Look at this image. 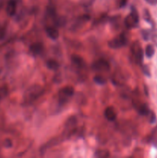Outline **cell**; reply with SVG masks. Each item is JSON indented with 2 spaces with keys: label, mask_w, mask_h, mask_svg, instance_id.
Here are the masks:
<instances>
[{
  "label": "cell",
  "mask_w": 157,
  "mask_h": 158,
  "mask_svg": "<svg viewBox=\"0 0 157 158\" xmlns=\"http://www.w3.org/2000/svg\"><path fill=\"white\" fill-rule=\"evenodd\" d=\"M0 99H1V97H0Z\"/></svg>",
  "instance_id": "83f0119b"
},
{
  "label": "cell",
  "mask_w": 157,
  "mask_h": 158,
  "mask_svg": "<svg viewBox=\"0 0 157 158\" xmlns=\"http://www.w3.org/2000/svg\"><path fill=\"white\" fill-rule=\"evenodd\" d=\"M138 111L141 115H148L149 113V107L146 104H141L140 106H138Z\"/></svg>",
  "instance_id": "2e32d148"
},
{
  "label": "cell",
  "mask_w": 157,
  "mask_h": 158,
  "mask_svg": "<svg viewBox=\"0 0 157 158\" xmlns=\"http://www.w3.org/2000/svg\"><path fill=\"white\" fill-rule=\"evenodd\" d=\"M143 73H144L145 74H146V76H148V77H149L150 76V73H149V67L147 66V65H144V66H143Z\"/></svg>",
  "instance_id": "cb8c5ba5"
},
{
  "label": "cell",
  "mask_w": 157,
  "mask_h": 158,
  "mask_svg": "<svg viewBox=\"0 0 157 158\" xmlns=\"http://www.w3.org/2000/svg\"><path fill=\"white\" fill-rule=\"evenodd\" d=\"M94 81L95 83L99 85H104L106 83V80L105 77H103V76L97 75L94 77Z\"/></svg>",
  "instance_id": "e0dca14e"
},
{
  "label": "cell",
  "mask_w": 157,
  "mask_h": 158,
  "mask_svg": "<svg viewBox=\"0 0 157 158\" xmlns=\"http://www.w3.org/2000/svg\"><path fill=\"white\" fill-rule=\"evenodd\" d=\"M104 116L109 121H114L116 119V113L112 106H108L104 110Z\"/></svg>",
  "instance_id": "9c48e42d"
},
{
  "label": "cell",
  "mask_w": 157,
  "mask_h": 158,
  "mask_svg": "<svg viewBox=\"0 0 157 158\" xmlns=\"http://www.w3.org/2000/svg\"><path fill=\"white\" fill-rule=\"evenodd\" d=\"M145 1L149 3V5H152V6H155L157 4V0H145Z\"/></svg>",
  "instance_id": "d4e9b609"
},
{
  "label": "cell",
  "mask_w": 157,
  "mask_h": 158,
  "mask_svg": "<svg viewBox=\"0 0 157 158\" xmlns=\"http://www.w3.org/2000/svg\"><path fill=\"white\" fill-rule=\"evenodd\" d=\"M150 140L155 145H157V127L153 130L151 134Z\"/></svg>",
  "instance_id": "ac0fdd59"
},
{
  "label": "cell",
  "mask_w": 157,
  "mask_h": 158,
  "mask_svg": "<svg viewBox=\"0 0 157 158\" xmlns=\"http://www.w3.org/2000/svg\"><path fill=\"white\" fill-rule=\"evenodd\" d=\"M145 53H146V56L148 57V58H151L154 56V53H155V48L152 45H148L146 47V49H145Z\"/></svg>",
  "instance_id": "9a60e30c"
},
{
  "label": "cell",
  "mask_w": 157,
  "mask_h": 158,
  "mask_svg": "<svg viewBox=\"0 0 157 158\" xmlns=\"http://www.w3.org/2000/svg\"><path fill=\"white\" fill-rule=\"evenodd\" d=\"M44 93V89L40 85L34 84L28 88L23 96V101L26 104H31L38 100Z\"/></svg>",
  "instance_id": "6da1fadb"
},
{
  "label": "cell",
  "mask_w": 157,
  "mask_h": 158,
  "mask_svg": "<svg viewBox=\"0 0 157 158\" xmlns=\"http://www.w3.org/2000/svg\"><path fill=\"white\" fill-rule=\"evenodd\" d=\"M139 20V16L138 12L135 8L132 7L131 13L125 19V25L127 28L131 29V28L135 27L138 24Z\"/></svg>",
  "instance_id": "7a4b0ae2"
},
{
  "label": "cell",
  "mask_w": 157,
  "mask_h": 158,
  "mask_svg": "<svg viewBox=\"0 0 157 158\" xmlns=\"http://www.w3.org/2000/svg\"><path fill=\"white\" fill-rule=\"evenodd\" d=\"M6 146L9 147V148L12 147V142H11L10 140H6Z\"/></svg>",
  "instance_id": "484cf974"
},
{
  "label": "cell",
  "mask_w": 157,
  "mask_h": 158,
  "mask_svg": "<svg viewBox=\"0 0 157 158\" xmlns=\"http://www.w3.org/2000/svg\"><path fill=\"white\" fill-rule=\"evenodd\" d=\"M17 4H18L17 0H9L8 2L7 6H6V12L9 16H13L16 13Z\"/></svg>",
  "instance_id": "52a82bcc"
},
{
  "label": "cell",
  "mask_w": 157,
  "mask_h": 158,
  "mask_svg": "<svg viewBox=\"0 0 157 158\" xmlns=\"http://www.w3.org/2000/svg\"><path fill=\"white\" fill-rule=\"evenodd\" d=\"M44 47H43L42 43H34L29 47V50H30L31 53L33 54L34 56H38L42 52Z\"/></svg>",
  "instance_id": "ba28073f"
},
{
  "label": "cell",
  "mask_w": 157,
  "mask_h": 158,
  "mask_svg": "<svg viewBox=\"0 0 157 158\" xmlns=\"http://www.w3.org/2000/svg\"><path fill=\"white\" fill-rule=\"evenodd\" d=\"M74 88L71 86H65L62 88L58 92V100L61 103H65L69 98L74 95Z\"/></svg>",
  "instance_id": "277c9868"
},
{
  "label": "cell",
  "mask_w": 157,
  "mask_h": 158,
  "mask_svg": "<svg viewBox=\"0 0 157 158\" xmlns=\"http://www.w3.org/2000/svg\"><path fill=\"white\" fill-rule=\"evenodd\" d=\"M94 1L95 0H81L80 3L83 7H89L90 6H92Z\"/></svg>",
  "instance_id": "ffe728a7"
},
{
  "label": "cell",
  "mask_w": 157,
  "mask_h": 158,
  "mask_svg": "<svg viewBox=\"0 0 157 158\" xmlns=\"http://www.w3.org/2000/svg\"><path fill=\"white\" fill-rule=\"evenodd\" d=\"M95 156L99 158H106L110 156V154L107 150H98L95 152Z\"/></svg>",
  "instance_id": "5bb4252c"
},
{
  "label": "cell",
  "mask_w": 157,
  "mask_h": 158,
  "mask_svg": "<svg viewBox=\"0 0 157 158\" xmlns=\"http://www.w3.org/2000/svg\"><path fill=\"white\" fill-rule=\"evenodd\" d=\"M128 39L125 34H120L119 36L115 37L108 43L111 49H119L127 44Z\"/></svg>",
  "instance_id": "3957f363"
},
{
  "label": "cell",
  "mask_w": 157,
  "mask_h": 158,
  "mask_svg": "<svg viewBox=\"0 0 157 158\" xmlns=\"http://www.w3.org/2000/svg\"><path fill=\"white\" fill-rule=\"evenodd\" d=\"M142 35L145 40H148L152 36V32L149 30H143L142 31Z\"/></svg>",
  "instance_id": "d6986e66"
},
{
  "label": "cell",
  "mask_w": 157,
  "mask_h": 158,
  "mask_svg": "<svg viewBox=\"0 0 157 158\" xmlns=\"http://www.w3.org/2000/svg\"><path fill=\"white\" fill-rule=\"evenodd\" d=\"M126 3V0H120V6H124Z\"/></svg>",
  "instance_id": "4316f807"
},
{
  "label": "cell",
  "mask_w": 157,
  "mask_h": 158,
  "mask_svg": "<svg viewBox=\"0 0 157 158\" xmlns=\"http://www.w3.org/2000/svg\"><path fill=\"white\" fill-rule=\"evenodd\" d=\"M131 50H132V54L135 56V60L138 63H142L143 60V51L141 47V45L139 44V42H135L132 45L131 47Z\"/></svg>",
  "instance_id": "8992f818"
},
{
  "label": "cell",
  "mask_w": 157,
  "mask_h": 158,
  "mask_svg": "<svg viewBox=\"0 0 157 158\" xmlns=\"http://www.w3.org/2000/svg\"><path fill=\"white\" fill-rule=\"evenodd\" d=\"M143 16H144V19L146 20V21L149 22V23H152V18H151L150 13H149V11H148L147 9H145L144 15H143Z\"/></svg>",
  "instance_id": "44dd1931"
},
{
  "label": "cell",
  "mask_w": 157,
  "mask_h": 158,
  "mask_svg": "<svg viewBox=\"0 0 157 158\" xmlns=\"http://www.w3.org/2000/svg\"><path fill=\"white\" fill-rule=\"evenodd\" d=\"M46 66L51 70H56L60 67V65L58 61L55 60H49L46 62Z\"/></svg>",
  "instance_id": "4fadbf2b"
},
{
  "label": "cell",
  "mask_w": 157,
  "mask_h": 158,
  "mask_svg": "<svg viewBox=\"0 0 157 158\" xmlns=\"http://www.w3.org/2000/svg\"><path fill=\"white\" fill-rule=\"evenodd\" d=\"M46 32L49 38L51 40H55L59 37V32L56 28L53 27V26H49L46 29Z\"/></svg>",
  "instance_id": "8fae6325"
},
{
  "label": "cell",
  "mask_w": 157,
  "mask_h": 158,
  "mask_svg": "<svg viewBox=\"0 0 157 158\" xmlns=\"http://www.w3.org/2000/svg\"><path fill=\"white\" fill-rule=\"evenodd\" d=\"M77 123V119L75 117H71L67 120L66 123V131H72V130L75 127Z\"/></svg>",
  "instance_id": "7c38bea8"
},
{
  "label": "cell",
  "mask_w": 157,
  "mask_h": 158,
  "mask_svg": "<svg viewBox=\"0 0 157 158\" xmlns=\"http://www.w3.org/2000/svg\"><path fill=\"white\" fill-rule=\"evenodd\" d=\"M6 29L5 27H1L0 28V40H3L6 36Z\"/></svg>",
  "instance_id": "603a6c76"
},
{
  "label": "cell",
  "mask_w": 157,
  "mask_h": 158,
  "mask_svg": "<svg viewBox=\"0 0 157 158\" xmlns=\"http://www.w3.org/2000/svg\"><path fill=\"white\" fill-rule=\"evenodd\" d=\"M71 60H72L73 65H75L78 68H84L86 66V62H85L84 59L80 56L74 54L71 56Z\"/></svg>",
  "instance_id": "30bf717a"
},
{
  "label": "cell",
  "mask_w": 157,
  "mask_h": 158,
  "mask_svg": "<svg viewBox=\"0 0 157 158\" xmlns=\"http://www.w3.org/2000/svg\"><path fill=\"white\" fill-rule=\"evenodd\" d=\"M47 13L49 16L55 17V8L52 7V6H49V7L47 8Z\"/></svg>",
  "instance_id": "7402d4cb"
},
{
  "label": "cell",
  "mask_w": 157,
  "mask_h": 158,
  "mask_svg": "<svg viewBox=\"0 0 157 158\" xmlns=\"http://www.w3.org/2000/svg\"><path fill=\"white\" fill-rule=\"evenodd\" d=\"M92 68L97 72H108L110 69V65L109 62L105 60H99L94 62Z\"/></svg>",
  "instance_id": "5b68a950"
}]
</instances>
